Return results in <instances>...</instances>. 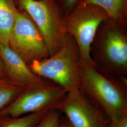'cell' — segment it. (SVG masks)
Returning a JSON list of instances; mask_svg holds the SVG:
<instances>
[{
    "label": "cell",
    "mask_w": 127,
    "mask_h": 127,
    "mask_svg": "<svg viewBox=\"0 0 127 127\" xmlns=\"http://www.w3.org/2000/svg\"><path fill=\"white\" fill-rule=\"evenodd\" d=\"M67 91L53 83L21 91L0 115L19 117L57 108Z\"/></svg>",
    "instance_id": "6"
},
{
    "label": "cell",
    "mask_w": 127,
    "mask_h": 127,
    "mask_svg": "<svg viewBox=\"0 0 127 127\" xmlns=\"http://www.w3.org/2000/svg\"><path fill=\"white\" fill-rule=\"evenodd\" d=\"M63 120L61 121L60 118L59 121V124L58 127H73L72 126V125L68 122L67 120L62 119Z\"/></svg>",
    "instance_id": "17"
},
{
    "label": "cell",
    "mask_w": 127,
    "mask_h": 127,
    "mask_svg": "<svg viewBox=\"0 0 127 127\" xmlns=\"http://www.w3.org/2000/svg\"><path fill=\"white\" fill-rule=\"evenodd\" d=\"M107 127H127V115L109 121Z\"/></svg>",
    "instance_id": "16"
},
{
    "label": "cell",
    "mask_w": 127,
    "mask_h": 127,
    "mask_svg": "<svg viewBox=\"0 0 127 127\" xmlns=\"http://www.w3.org/2000/svg\"><path fill=\"white\" fill-rule=\"evenodd\" d=\"M80 53L77 44L71 35L64 45L54 54L29 65L33 73L50 81L68 92L79 88Z\"/></svg>",
    "instance_id": "4"
},
{
    "label": "cell",
    "mask_w": 127,
    "mask_h": 127,
    "mask_svg": "<svg viewBox=\"0 0 127 127\" xmlns=\"http://www.w3.org/2000/svg\"><path fill=\"white\" fill-rule=\"evenodd\" d=\"M127 25L110 18L100 25L91 45V56L101 72L119 78L127 75Z\"/></svg>",
    "instance_id": "2"
},
{
    "label": "cell",
    "mask_w": 127,
    "mask_h": 127,
    "mask_svg": "<svg viewBox=\"0 0 127 127\" xmlns=\"http://www.w3.org/2000/svg\"><path fill=\"white\" fill-rule=\"evenodd\" d=\"M5 77L4 67L1 60L0 58V79Z\"/></svg>",
    "instance_id": "18"
},
{
    "label": "cell",
    "mask_w": 127,
    "mask_h": 127,
    "mask_svg": "<svg viewBox=\"0 0 127 127\" xmlns=\"http://www.w3.org/2000/svg\"><path fill=\"white\" fill-rule=\"evenodd\" d=\"M61 113L57 108L50 110L34 127H58Z\"/></svg>",
    "instance_id": "14"
},
{
    "label": "cell",
    "mask_w": 127,
    "mask_h": 127,
    "mask_svg": "<svg viewBox=\"0 0 127 127\" xmlns=\"http://www.w3.org/2000/svg\"><path fill=\"white\" fill-rule=\"evenodd\" d=\"M57 109L73 127H107L109 121L79 88L67 92Z\"/></svg>",
    "instance_id": "8"
},
{
    "label": "cell",
    "mask_w": 127,
    "mask_h": 127,
    "mask_svg": "<svg viewBox=\"0 0 127 127\" xmlns=\"http://www.w3.org/2000/svg\"><path fill=\"white\" fill-rule=\"evenodd\" d=\"M87 4L97 6L108 15L110 18L127 24V0H82Z\"/></svg>",
    "instance_id": "11"
},
{
    "label": "cell",
    "mask_w": 127,
    "mask_h": 127,
    "mask_svg": "<svg viewBox=\"0 0 127 127\" xmlns=\"http://www.w3.org/2000/svg\"><path fill=\"white\" fill-rule=\"evenodd\" d=\"M19 9L28 15L41 32L50 56L63 46L69 34L64 15L57 0H16Z\"/></svg>",
    "instance_id": "3"
},
{
    "label": "cell",
    "mask_w": 127,
    "mask_h": 127,
    "mask_svg": "<svg viewBox=\"0 0 127 127\" xmlns=\"http://www.w3.org/2000/svg\"><path fill=\"white\" fill-rule=\"evenodd\" d=\"M49 111L29 114L19 117L0 115V127H34Z\"/></svg>",
    "instance_id": "12"
},
{
    "label": "cell",
    "mask_w": 127,
    "mask_h": 127,
    "mask_svg": "<svg viewBox=\"0 0 127 127\" xmlns=\"http://www.w3.org/2000/svg\"><path fill=\"white\" fill-rule=\"evenodd\" d=\"M18 9L15 0H0V44H9Z\"/></svg>",
    "instance_id": "10"
},
{
    "label": "cell",
    "mask_w": 127,
    "mask_h": 127,
    "mask_svg": "<svg viewBox=\"0 0 127 127\" xmlns=\"http://www.w3.org/2000/svg\"><path fill=\"white\" fill-rule=\"evenodd\" d=\"M21 91L7 78L0 79V111L13 101Z\"/></svg>",
    "instance_id": "13"
},
{
    "label": "cell",
    "mask_w": 127,
    "mask_h": 127,
    "mask_svg": "<svg viewBox=\"0 0 127 127\" xmlns=\"http://www.w3.org/2000/svg\"><path fill=\"white\" fill-rule=\"evenodd\" d=\"M64 15L69 13L82 0H57Z\"/></svg>",
    "instance_id": "15"
},
{
    "label": "cell",
    "mask_w": 127,
    "mask_h": 127,
    "mask_svg": "<svg viewBox=\"0 0 127 127\" xmlns=\"http://www.w3.org/2000/svg\"><path fill=\"white\" fill-rule=\"evenodd\" d=\"M9 45L29 65L50 56L41 32L26 12L18 9Z\"/></svg>",
    "instance_id": "7"
},
{
    "label": "cell",
    "mask_w": 127,
    "mask_h": 127,
    "mask_svg": "<svg viewBox=\"0 0 127 127\" xmlns=\"http://www.w3.org/2000/svg\"><path fill=\"white\" fill-rule=\"evenodd\" d=\"M0 58L5 77L22 91L52 83L33 73L29 65L9 44H0Z\"/></svg>",
    "instance_id": "9"
},
{
    "label": "cell",
    "mask_w": 127,
    "mask_h": 127,
    "mask_svg": "<svg viewBox=\"0 0 127 127\" xmlns=\"http://www.w3.org/2000/svg\"><path fill=\"white\" fill-rule=\"evenodd\" d=\"M126 87V77L112 76L92 65L79 63V88L109 121L127 115Z\"/></svg>",
    "instance_id": "1"
},
{
    "label": "cell",
    "mask_w": 127,
    "mask_h": 127,
    "mask_svg": "<svg viewBox=\"0 0 127 127\" xmlns=\"http://www.w3.org/2000/svg\"><path fill=\"white\" fill-rule=\"evenodd\" d=\"M108 18L100 7L82 1L64 16L66 31L75 41L79 50V63L95 66L91 58V47L100 25Z\"/></svg>",
    "instance_id": "5"
}]
</instances>
